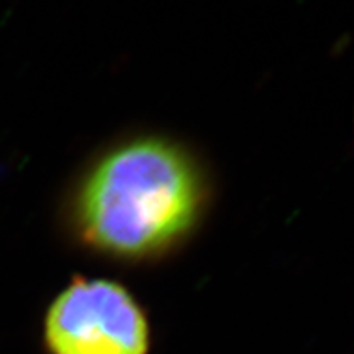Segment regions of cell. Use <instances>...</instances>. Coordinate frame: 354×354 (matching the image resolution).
Returning a JSON list of instances; mask_svg holds the SVG:
<instances>
[{
    "instance_id": "1",
    "label": "cell",
    "mask_w": 354,
    "mask_h": 354,
    "mask_svg": "<svg viewBox=\"0 0 354 354\" xmlns=\"http://www.w3.org/2000/svg\"><path fill=\"white\" fill-rule=\"evenodd\" d=\"M207 184L183 146L143 136L109 149L71 202V225L88 250L120 261L169 253L196 228Z\"/></svg>"
},
{
    "instance_id": "2",
    "label": "cell",
    "mask_w": 354,
    "mask_h": 354,
    "mask_svg": "<svg viewBox=\"0 0 354 354\" xmlns=\"http://www.w3.org/2000/svg\"><path fill=\"white\" fill-rule=\"evenodd\" d=\"M48 354H149L151 326L125 286L76 276L43 320Z\"/></svg>"
}]
</instances>
